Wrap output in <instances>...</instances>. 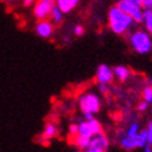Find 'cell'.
<instances>
[{
    "mask_svg": "<svg viewBox=\"0 0 152 152\" xmlns=\"http://www.w3.org/2000/svg\"><path fill=\"white\" fill-rule=\"evenodd\" d=\"M139 132H140L139 124H138V123H133V124L129 127V129L127 130V137L134 138V137H137V135L139 134Z\"/></svg>",
    "mask_w": 152,
    "mask_h": 152,
    "instance_id": "2e32d148",
    "label": "cell"
},
{
    "mask_svg": "<svg viewBox=\"0 0 152 152\" xmlns=\"http://www.w3.org/2000/svg\"><path fill=\"white\" fill-rule=\"evenodd\" d=\"M142 98L148 104L152 103V86H147V87L144 88V91H142Z\"/></svg>",
    "mask_w": 152,
    "mask_h": 152,
    "instance_id": "e0dca14e",
    "label": "cell"
},
{
    "mask_svg": "<svg viewBox=\"0 0 152 152\" xmlns=\"http://www.w3.org/2000/svg\"><path fill=\"white\" fill-rule=\"evenodd\" d=\"M98 88H99V91H100L102 94H106V92H107V85H105V83H99V85H98Z\"/></svg>",
    "mask_w": 152,
    "mask_h": 152,
    "instance_id": "603a6c76",
    "label": "cell"
},
{
    "mask_svg": "<svg viewBox=\"0 0 152 152\" xmlns=\"http://www.w3.org/2000/svg\"><path fill=\"white\" fill-rule=\"evenodd\" d=\"M109 146V140L104 135V133H99V134L93 135L89 139V147H99V148H104L106 150Z\"/></svg>",
    "mask_w": 152,
    "mask_h": 152,
    "instance_id": "30bf717a",
    "label": "cell"
},
{
    "mask_svg": "<svg viewBox=\"0 0 152 152\" xmlns=\"http://www.w3.org/2000/svg\"><path fill=\"white\" fill-rule=\"evenodd\" d=\"M79 104L83 115H86V113H97L102 106L99 97L94 93H86L81 96Z\"/></svg>",
    "mask_w": 152,
    "mask_h": 152,
    "instance_id": "3957f363",
    "label": "cell"
},
{
    "mask_svg": "<svg viewBox=\"0 0 152 152\" xmlns=\"http://www.w3.org/2000/svg\"><path fill=\"white\" fill-rule=\"evenodd\" d=\"M51 17H52V21H53L54 24H59L63 20V12L61 11V9L58 6H54L53 10H52Z\"/></svg>",
    "mask_w": 152,
    "mask_h": 152,
    "instance_id": "9a60e30c",
    "label": "cell"
},
{
    "mask_svg": "<svg viewBox=\"0 0 152 152\" xmlns=\"http://www.w3.org/2000/svg\"><path fill=\"white\" fill-rule=\"evenodd\" d=\"M89 139L91 138H86V137H82L80 134H76L75 139H74V144L77 146L81 151H85L86 148L89 147Z\"/></svg>",
    "mask_w": 152,
    "mask_h": 152,
    "instance_id": "5bb4252c",
    "label": "cell"
},
{
    "mask_svg": "<svg viewBox=\"0 0 152 152\" xmlns=\"http://www.w3.org/2000/svg\"><path fill=\"white\" fill-rule=\"evenodd\" d=\"M6 1H12V0H6Z\"/></svg>",
    "mask_w": 152,
    "mask_h": 152,
    "instance_id": "f1b7e54d",
    "label": "cell"
},
{
    "mask_svg": "<svg viewBox=\"0 0 152 152\" xmlns=\"http://www.w3.org/2000/svg\"><path fill=\"white\" fill-rule=\"evenodd\" d=\"M117 7L121 11L132 16L133 20H134L135 22L140 23V22L144 21V13L140 11V6L135 5L134 3H132L130 0H120V1L117 3Z\"/></svg>",
    "mask_w": 152,
    "mask_h": 152,
    "instance_id": "52a82bcc",
    "label": "cell"
},
{
    "mask_svg": "<svg viewBox=\"0 0 152 152\" xmlns=\"http://www.w3.org/2000/svg\"><path fill=\"white\" fill-rule=\"evenodd\" d=\"M147 107H148V103L147 102H141V103H139V105H138V111H146L147 110Z\"/></svg>",
    "mask_w": 152,
    "mask_h": 152,
    "instance_id": "ffe728a7",
    "label": "cell"
},
{
    "mask_svg": "<svg viewBox=\"0 0 152 152\" xmlns=\"http://www.w3.org/2000/svg\"><path fill=\"white\" fill-rule=\"evenodd\" d=\"M113 75H115L116 79H118V81L124 82L130 76V71H129L128 68L120 65V66H116L115 69H113Z\"/></svg>",
    "mask_w": 152,
    "mask_h": 152,
    "instance_id": "4fadbf2b",
    "label": "cell"
},
{
    "mask_svg": "<svg viewBox=\"0 0 152 152\" xmlns=\"http://www.w3.org/2000/svg\"><path fill=\"white\" fill-rule=\"evenodd\" d=\"M69 133H70V134L71 135H76V134H77V133H79V126L77 124H70V127H69Z\"/></svg>",
    "mask_w": 152,
    "mask_h": 152,
    "instance_id": "d6986e66",
    "label": "cell"
},
{
    "mask_svg": "<svg viewBox=\"0 0 152 152\" xmlns=\"http://www.w3.org/2000/svg\"><path fill=\"white\" fill-rule=\"evenodd\" d=\"M102 132H103V129H102L100 123L93 117L91 120H85L83 122H81L79 124V133L77 134H80L82 137H86V138H92L93 135L99 134V133H102Z\"/></svg>",
    "mask_w": 152,
    "mask_h": 152,
    "instance_id": "5b68a950",
    "label": "cell"
},
{
    "mask_svg": "<svg viewBox=\"0 0 152 152\" xmlns=\"http://www.w3.org/2000/svg\"><path fill=\"white\" fill-rule=\"evenodd\" d=\"M79 1L80 0H57V6L63 13H68L79 4Z\"/></svg>",
    "mask_w": 152,
    "mask_h": 152,
    "instance_id": "7c38bea8",
    "label": "cell"
},
{
    "mask_svg": "<svg viewBox=\"0 0 152 152\" xmlns=\"http://www.w3.org/2000/svg\"><path fill=\"white\" fill-rule=\"evenodd\" d=\"M83 152H106V150L99 148V147H88V148H86Z\"/></svg>",
    "mask_w": 152,
    "mask_h": 152,
    "instance_id": "7402d4cb",
    "label": "cell"
},
{
    "mask_svg": "<svg viewBox=\"0 0 152 152\" xmlns=\"http://www.w3.org/2000/svg\"><path fill=\"white\" fill-rule=\"evenodd\" d=\"M56 6V0H37L34 7V16L36 20L44 21L48 18Z\"/></svg>",
    "mask_w": 152,
    "mask_h": 152,
    "instance_id": "277c9868",
    "label": "cell"
},
{
    "mask_svg": "<svg viewBox=\"0 0 152 152\" xmlns=\"http://www.w3.org/2000/svg\"><path fill=\"white\" fill-rule=\"evenodd\" d=\"M152 5V0H142V6L145 9H150Z\"/></svg>",
    "mask_w": 152,
    "mask_h": 152,
    "instance_id": "cb8c5ba5",
    "label": "cell"
},
{
    "mask_svg": "<svg viewBox=\"0 0 152 152\" xmlns=\"http://www.w3.org/2000/svg\"><path fill=\"white\" fill-rule=\"evenodd\" d=\"M146 132H147V145H152V121L148 122Z\"/></svg>",
    "mask_w": 152,
    "mask_h": 152,
    "instance_id": "ac0fdd59",
    "label": "cell"
},
{
    "mask_svg": "<svg viewBox=\"0 0 152 152\" xmlns=\"http://www.w3.org/2000/svg\"><path fill=\"white\" fill-rule=\"evenodd\" d=\"M113 70H111L107 65L105 64H100L97 69V72H96V77H97V81L98 83H111L112 80H113Z\"/></svg>",
    "mask_w": 152,
    "mask_h": 152,
    "instance_id": "ba28073f",
    "label": "cell"
},
{
    "mask_svg": "<svg viewBox=\"0 0 152 152\" xmlns=\"http://www.w3.org/2000/svg\"><path fill=\"white\" fill-rule=\"evenodd\" d=\"M34 3V0H24V5L26 6H30Z\"/></svg>",
    "mask_w": 152,
    "mask_h": 152,
    "instance_id": "484cf974",
    "label": "cell"
},
{
    "mask_svg": "<svg viewBox=\"0 0 152 152\" xmlns=\"http://www.w3.org/2000/svg\"><path fill=\"white\" fill-rule=\"evenodd\" d=\"M150 10H151V11H152V5H151V7H150Z\"/></svg>",
    "mask_w": 152,
    "mask_h": 152,
    "instance_id": "83f0119b",
    "label": "cell"
},
{
    "mask_svg": "<svg viewBox=\"0 0 152 152\" xmlns=\"http://www.w3.org/2000/svg\"><path fill=\"white\" fill-rule=\"evenodd\" d=\"M147 144V132L146 129L139 132V134L134 138L132 137H124L121 140V146L126 150H133V148H138V147H144Z\"/></svg>",
    "mask_w": 152,
    "mask_h": 152,
    "instance_id": "8992f818",
    "label": "cell"
},
{
    "mask_svg": "<svg viewBox=\"0 0 152 152\" xmlns=\"http://www.w3.org/2000/svg\"><path fill=\"white\" fill-rule=\"evenodd\" d=\"M74 31H75V34L77 35V36H81V35H83V34H85V28H83V27H81V26H76Z\"/></svg>",
    "mask_w": 152,
    "mask_h": 152,
    "instance_id": "44dd1931",
    "label": "cell"
},
{
    "mask_svg": "<svg viewBox=\"0 0 152 152\" xmlns=\"http://www.w3.org/2000/svg\"><path fill=\"white\" fill-rule=\"evenodd\" d=\"M145 152H152V148H151V145H148V146H146V147H145Z\"/></svg>",
    "mask_w": 152,
    "mask_h": 152,
    "instance_id": "4316f807",
    "label": "cell"
},
{
    "mask_svg": "<svg viewBox=\"0 0 152 152\" xmlns=\"http://www.w3.org/2000/svg\"><path fill=\"white\" fill-rule=\"evenodd\" d=\"M130 44L138 53H148L152 48V41L146 31L138 30L130 36Z\"/></svg>",
    "mask_w": 152,
    "mask_h": 152,
    "instance_id": "7a4b0ae2",
    "label": "cell"
},
{
    "mask_svg": "<svg viewBox=\"0 0 152 152\" xmlns=\"http://www.w3.org/2000/svg\"><path fill=\"white\" fill-rule=\"evenodd\" d=\"M35 31H36V34L39 36L45 37V39H46V37H50L52 35V33H53V24L51 22L46 21V20L40 21L39 23L36 24Z\"/></svg>",
    "mask_w": 152,
    "mask_h": 152,
    "instance_id": "9c48e42d",
    "label": "cell"
},
{
    "mask_svg": "<svg viewBox=\"0 0 152 152\" xmlns=\"http://www.w3.org/2000/svg\"><path fill=\"white\" fill-rule=\"evenodd\" d=\"M57 133H58V129H57V127L54 124H52V123L46 124L45 128H44V132H42V135H41L42 137V142L44 144L48 142L50 139H52L57 135Z\"/></svg>",
    "mask_w": 152,
    "mask_h": 152,
    "instance_id": "8fae6325",
    "label": "cell"
},
{
    "mask_svg": "<svg viewBox=\"0 0 152 152\" xmlns=\"http://www.w3.org/2000/svg\"><path fill=\"white\" fill-rule=\"evenodd\" d=\"M134 22L133 17L128 13L121 11L117 6L112 7L109 12V23L110 28L113 33L116 34H123Z\"/></svg>",
    "mask_w": 152,
    "mask_h": 152,
    "instance_id": "6da1fadb",
    "label": "cell"
},
{
    "mask_svg": "<svg viewBox=\"0 0 152 152\" xmlns=\"http://www.w3.org/2000/svg\"><path fill=\"white\" fill-rule=\"evenodd\" d=\"M130 1H132V3H134V4L138 5V6H140V7L142 6V0H130Z\"/></svg>",
    "mask_w": 152,
    "mask_h": 152,
    "instance_id": "d4e9b609",
    "label": "cell"
}]
</instances>
